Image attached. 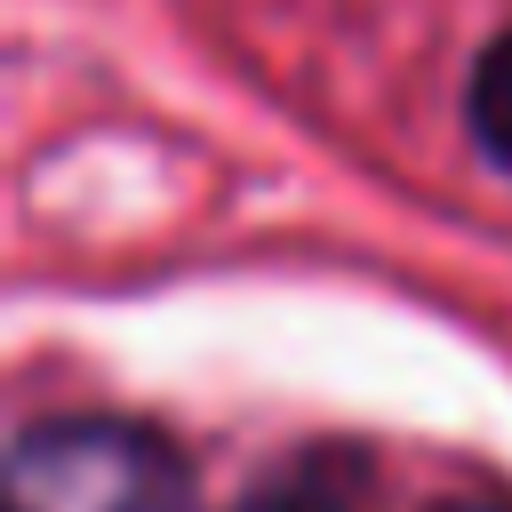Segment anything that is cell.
Wrapping results in <instances>:
<instances>
[{
  "label": "cell",
  "instance_id": "6da1fadb",
  "mask_svg": "<svg viewBox=\"0 0 512 512\" xmlns=\"http://www.w3.org/2000/svg\"><path fill=\"white\" fill-rule=\"evenodd\" d=\"M0 512H200V488L152 424L40 416L8 440Z\"/></svg>",
  "mask_w": 512,
  "mask_h": 512
},
{
  "label": "cell",
  "instance_id": "7a4b0ae2",
  "mask_svg": "<svg viewBox=\"0 0 512 512\" xmlns=\"http://www.w3.org/2000/svg\"><path fill=\"white\" fill-rule=\"evenodd\" d=\"M464 120H472V144L512 176V32H496L480 56H472V80H464Z\"/></svg>",
  "mask_w": 512,
  "mask_h": 512
},
{
  "label": "cell",
  "instance_id": "3957f363",
  "mask_svg": "<svg viewBox=\"0 0 512 512\" xmlns=\"http://www.w3.org/2000/svg\"><path fill=\"white\" fill-rule=\"evenodd\" d=\"M240 512H336V504L312 496V488H272V496H248Z\"/></svg>",
  "mask_w": 512,
  "mask_h": 512
},
{
  "label": "cell",
  "instance_id": "277c9868",
  "mask_svg": "<svg viewBox=\"0 0 512 512\" xmlns=\"http://www.w3.org/2000/svg\"><path fill=\"white\" fill-rule=\"evenodd\" d=\"M456 512H472V504H456Z\"/></svg>",
  "mask_w": 512,
  "mask_h": 512
}]
</instances>
